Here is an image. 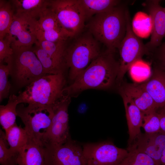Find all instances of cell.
Returning a JSON list of instances; mask_svg holds the SVG:
<instances>
[{"label":"cell","instance_id":"cell-1","mask_svg":"<svg viewBox=\"0 0 165 165\" xmlns=\"http://www.w3.org/2000/svg\"><path fill=\"white\" fill-rule=\"evenodd\" d=\"M107 50L102 52L82 71L70 85L64 90L71 97L86 90L105 89L110 87L116 80L119 64Z\"/></svg>","mask_w":165,"mask_h":165},{"label":"cell","instance_id":"cell-2","mask_svg":"<svg viewBox=\"0 0 165 165\" xmlns=\"http://www.w3.org/2000/svg\"><path fill=\"white\" fill-rule=\"evenodd\" d=\"M127 4L121 3L108 11L95 15L86 24L85 28L107 50L115 53L126 33Z\"/></svg>","mask_w":165,"mask_h":165},{"label":"cell","instance_id":"cell-3","mask_svg":"<svg viewBox=\"0 0 165 165\" xmlns=\"http://www.w3.org/2000/svg\"><path fill=\"white\" fill-rule=\"evenodd\" d=\"M12 47L13 53L5 63L9 67V75L16 87H26L47 75L32 46Z\"/></svg>","mask_w":165,"mask_h":165},{"label":"cell","instance_id":"cell-4","mask_svg":"<svg viewBox=\"0 0 165 165\" xmlns=\"http://www.w3.org/2000/svg\"><path fill=\"white\" fill-rule=\"evenodd\" d=\"M74 38L68 44L65 57L68 78L73 81L102 53L100 42L87 30Z\"/></svg>","mask_w":165,"mask_h":165},{"label":"cell","instance_id":"cell-5","mask_svg":"<svg viewBox=\"0 0 165 165\" xmlns=\"http://www.w3.org/2000/svg\"><path fill=\"white\" fill-rule=\"evenodd\" d=\"M66 83L65 74H47L19 92L18 104H36L53 106L61 97Z\"/></svg>","mask_w":165,"mask_h":165},{"label":"cell","instance_id":"cell-6","mask_svg":"<svg viewBox=\"0 0 165 165\" xmlns=\"http://www.w3.org/2000/svg\"><path fill=\"white\" fill-rule=\"evenodd\" d=\"M16 112L24 125L28 141L43 145V137L54 115L53 106L31 104L25 106L21 103L17 105Z\"/></svg>","mask_w":165,"mask_h":165},{"label":"cell","instance_id":"cell-7","mask_svg":"<svg viewBox=\"0 0 165 165\" xmlns=\"http://www.w3.org/2000/svg\"><path fill=\"white\" fill-rule=\"evenodd\" d=\"M48 6L70 38L85 28V16L78 0H48Z\"/></svg>","mask_w":165,"mask_h":165},{"label":"cell","instance_id":"cell-8","mask_svg":"<svg viewBox=\"0 0 165 165\" xmlns=\"http://www.w3.org/2000/svg\"><path fill=\"white\" fill-rule=\"evenodd\" d=\"M127 29L125 35L118 49L120 54L119 66L116 80H122L126 72L135 62L148 53L142 40L134 33L128 8L126 10Z\"/></svg>","mask_w":165,"mask_h":165},{"label":"cell","instance_id":"cell-9","mask_svg":"<svg viewBox=\"0 0 165 165\" xmlns=\"http://www.w3.org/2000/svg\"><path fill=\"white\" fill-rule=\"evenodd\" d=\"M44 147L43 165H86L82 146L71 138L62 144Z\"/></svg>","mask_w":165,"mask_h":165},{"label":"cell","instance_id":"cell-10","mask_svg":"<svg viewBox=\"0 0 165 165\" xmlns=\"http://www.w3.org/2000/svg\"><path fill=\"white\" fill-rule=\"evenodd\" d=\"M82 147L86 165H117L128 153L110 141L87 143Z\"/></svg>","mask_w":165,"mask_h":165},{"label":"cell","instance_id":"cell-11","mask_svg":"<svg viewBox=\"0 0 165 165\" xmlns=\"http://www.w3.org/2000/svg\"><path fill=\"white\" fill-rule=\"evenodd\" d=\"M37 20L25 14L14 13L7 36L12 47L32 46L37 41Z\"/></svg>","mask_w":165,"mask_h":165},{"label":"cell","instance_id":"cell-12","mask_svg":"<svg viewBox=\"0 0 165 165\" xmlns=\"http://www.w3.org/2000/svg\"><path fill=\"white\" fill-rule=\"evenodd\" d=\"M36 34L37 41L58 42L68 41L71 39L48 5L37 20Z\"/></svg>","mask_w":165,"mask_h":165},{"label":"cell","instance_id":"cell-13","mask_svg":"<svg viewBox=\"0 0 165 165\" xmlns=\"http://www.w3.org/2000/svg\"><path fill=\"white\" fill-rule=\"evenodd\" d=\"M165 148V132L161 130L153 133H141L128 145L127 150L133 149L145 153L160 165L162 153Z\"/></svg>","mask_w":165,"mask_h":165},{"label":"cell","instance_id":"cell-14","mask_svg":"<svg viewBox=\"0 0 165 165\" xmlns=\"http://www.w3.org/2000/svg\"><path fill=\"white\" fill-rule=\"evenodd\" d=\"M160 1L151 0L146 2L152 23L151 39L145 44L148 53L155 51L159 47L165 36V8L160 5Z\"/></svg>","mask_w":165,"mask_h":165},{"label":"cell","instance_id":"cell-15","mask_svg":"<svg viewBox=\"0 0 165 165\" xmlns=\"http://www.w3.org/2000/svg\"><path fill=\"white\" fill-rule=\"evenodd\" d=\"M120 92L129 98L140 110L143 115L156 110L154 100L141 84L125 85L121 88Z\"/></svg>","mask_w":165,"mask_h":165},{"label":"cell","instance_id":"cell-16","mask_svg":"<svg viewBox=\"0 0 165 165\" xmlns=\"http://www.w3.org/2000/svg\"><path fill=\"white\" fill-rule=\"evenodd\" d=\"M141 85L153 99L156 109L165 111V71L155 68L150 78Z\"/></svg>","mask_w":165,"mask_h":165},{"label":"cell","instance_id":"cell-17","mask_svg":"<svg viewBox=\"0 0 165 165\" xmlns=\"http://www.w3.org/2000/svg\"><path fill=\"white\" fill-rule=\"evenodd\" d=\"M125 110L129 138L128 145H130L141 133L143 114L140 110L125 95L121 94Z\"/></svg>","mask_w":165,"mask_h":165},{"label":"cell","instance_id":"cell-18","mask_svg":"<svg viewBox=\"0 0 165 165\" xmlns=\"http://www.w3.org/2000/svg\"><path fill=\"white\" fill-rule=\"evenodd\" d=\"M44 156L43 145L28 141L19 154L18 165H43Z\"/></svg>","mask_w":165,"mask_h":165},{"label":"cell","instance_id":"cell-19","mask_svg":"<svg viewBox=\"0 0 165 165\" xmlns=\"http://www.w3.org/2000/svg\"><path fill=\"white\" fill-rule=\"evenodd\" d=\"M86 21L96 14L108 11L121 4L119 0H78Z\"/></svg>","mask_w":165,"mask_h":165},{"label":"cell","instance_id":"cell-20","mask_svg":"<svg viewBox=\"0 0 165 165\" xmlns=\"http://www.w3.org/2000/svg\"><path fill=\"white\" fill-rule=\"evenodd\" d=\"M33 49L46 74H65L68 69L65 63L51 57L37 43Z\"/></svg>","mask_w":165,"mask_h":165},{"label":"cell","instance_id":"cell-21","mask_svg":"<svg viewBox=\"0 0 165 165\" xmlns=\"http://www.w3.org/2000/svg\"><path fill=\"white\" fill-rule=\"evenodd\" d=\"M14 10V13L27 14L37 19L47 7L48 0H10Z\"/></svg>","mask_w":165,"mask_h":165},{"label":"cell","instance_id":"cell-22","mask_svg":"<svg viewBox=\"0 0 165 165\" xmlns=\"http://www.w3.org/2000/svg\"><path fill=\"white\" fill-rule=\"evenodd\" d=\"M6 138L13 152L18 154L28 142V138L24 128L16 123L5 131Z\"/></svg>","mask_w":165,"mask_h":165},{"label":"cell","instance_id":"cell-23","mask_svg":"<svg viewBox=\"0 0 165 165\" xmlns=\"http://www.w3.org/2000/svg\"><path fill=\"white\" fill-rule=\"evenodd\" d=\"M18 105L17 96L11 94L7 104L0 106V123L5 131L16 123Z\"/></svg>","mask_w":165,"mask_h":165},{"label":"cell","instance_id":"cell-24","mask_svg":"<svg viewBox=\"0 0 165 165\" xmlns=\"http://www.w3.org/2000/svg\"><path fill=\"white\" fill-rule=\"evenodd\" d=\"M14 14L11 1L0 0V39L8 34Z\"/></svg>","mask_w":165,"mask_h":165},{"label":"cell","instance_id":"cell-25","mask_svg":"<svg viewBox=\"0 0 165 165\" xmlns=\"http://www.w3.org/2000/svg\"><path fill=\"white\" fill-rule=\"evenodd\" d=\"M68 41L52 42L42 41H37L36 43L51 57L64 62L66 64L65 57Z\"/></svg>","mask_w":165,"mask_h":165},{"label":"cell","instance_id":"cell-26","mask_svg":"<svg viewBox=\"0 0 165 165\" xmlns=\"http://www.w3.org/2000/svg\"><path fill=\"white\" fill-rule=\"evenodd\" d=\"M126 156L117 165H158L149 156L135 150H127Z\"/></svg>","mask_w":165,"mask_h":165},{"label":"cell","instance_id":"cell-27","mask_svg":"<svg viewBox=\"0 0 165 165\" xmlns=\"http://www.w3.org/2000/svg\"><path fill=\"white\" fill-rule=\"evenodd\" d=\"M9 146L5 133L0 130V163L1 165H18V154L12 152Z\"/></svg>","mask_w":165,"mask_h":165},{"label":"cell","instance_id":"cell-28","mask_svg":"<svg viewBox=\"0 0 165 165\" xmlns=\"http://www.w3.org/2000/svg\"><path fill=\"white\" fill-rule=\"evenodd\" d=\"M141 127L147 133H155L160 130V118L156 110L143 115Z\"/></svg>","mask_w":165,"mask_h":165},{"label":"cell","instance_id":"cell-29","mask_svg":"<svg viewBox=\"0 0 165 165\" xmlns=\"http://www.w3.org/2000/svg\"><path fill=\"white\" fill-rule=\"evenodd\" d=\"M9 70L7 64L0 63V101L9 97L11 85L8 80Z\"/></svg>","mask_w":165,"mask_h":165},{"label":"cell","instance_id":"cell-30","mask_svg":"<svg viewBox=\"0 0 165 165\" xmlns=\"http://www.w3.org/2000/svg\"><path fill=\"white\" fill-rule=\"evenodd\" d=\"M13 52L11 42L7 36L0 39V63H5Z\"/></svg>","mask_w":165,"mask_h":165},{"label":"cell","instance_id":"cell-31","mask_svg":"<svg viewBox=\"0 0 165 165\" xmlns=\"http://www.w3.org/2000/svg\"><path fill=\"white\" fill-rule=\"evenodd\" d=\"M158 114L160 118V130L165 132V111L162 110Z\"/></svg>","mask_w":165,"mask_h":165},{"label":"cell","instance_id":"cell-32","mask_svg":"<svg viewBox=\"0 0 165 165\" xmlns=\"http://www.w3.org/2000/svg\"><path fill=\"white\" fill-rule=\"evenodd\" d=\"M156 49L158 51H159L160 54V56H165V42L159 47L157 48L156 50Z\"/></svg>","mask_w":165,"mask_h":165},{"label":"cell","instance_id":"cell-33","mask_svg":"<svg viewBox=\"0 0 165 165\" xmlns=\"http://www.w3.org/2000/svg\"><path fill=\"white\" fill-rule=\"evenodd\" d=\"M160 59L161 61V69L165 71V56H160Z\"/></svg>","mask_w":165,"mask_h":165},{"label":"cell","instance_id":"cell-34","mask_svg":"<svg viewBox=\"0 0 165 165\" xmlns=\"http://www.w3.org/2000/svg\"><path fill=\"white\" fill-rule=\"evenodd\" d=\"M160 165H165V148L162 153L160 160Z\"/></svg>","mask_w":165,"mask_h":165}]
</instances>
